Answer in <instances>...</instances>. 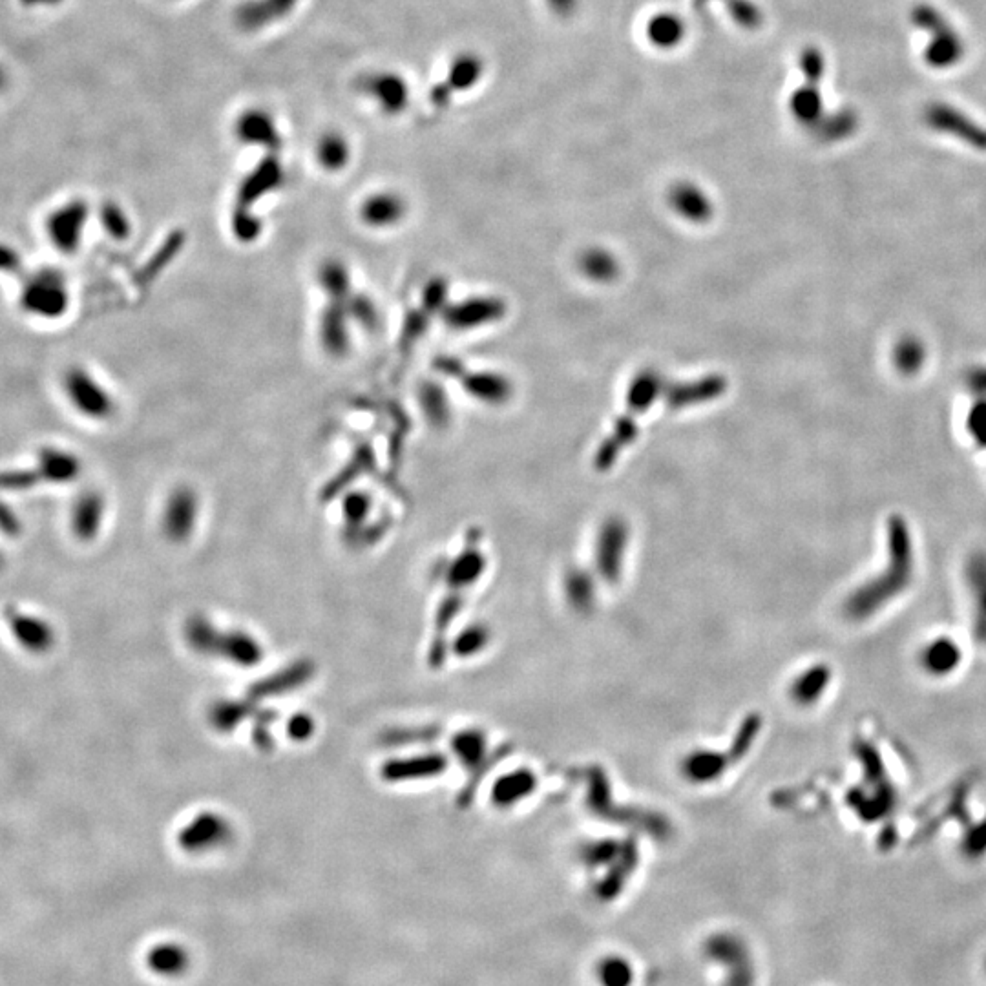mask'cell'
<instances>
[{
  "label": "cell",
  "instance_id": "b9f144b4",
  "mask_svg": "<svg viewBox=\"0 0 986 986\" xmlns=\"http://www.w3.org/2000/svg\"><path fill=\"white\" fill-rule=\"evenodd\" d=\"M707 2H709V0H694V4H696L698 8H702L703 4H707Z\"/></svg>",
  "mask_w": 986,
  "mask_h": 986
},
{
  "label": "cell",
  "instance_id": "7a4b0ae2",
  "mask_svg": "<svg viewBox=\"0 0 986 986\" xmlns=\"http://www.w3.org/2000/svg\"><path fill=\"white\" fill-rule=\"evenodd\" d=\"M19 304L26 315L44 322L61 320L72 304L68 280L57 269H39L30 274L21 287Z\"/></svg>",
  "mask_w": 986,
  "mask_h": 986
},
{
  "label": "cell",
  "instance_id": "9a60e30c",
  "mask_svg": "<svg viewBox=\"0 0 986 986\" xmlns=\"http://www.w3.org/2000/svg\"><path fill=\"white\" fill-rule=\"evenodd\" d=\"M236 136L245 145L262 147L269 152H276L282 145V137H280L273 117L263 110H258V108L247 110L238 117Z\"/></svg>",
  "mask_w": 986,
  "mask_h": 986
},
{
  "label": "cell",
  "instance_id": "ba28073f",
  "mask_svg": "<svg viewBox=\"0 0 986 986\" xmlns=\"http://www.w3.org/2000/svg\"><path fill=\"white\" fill-rule=\"evenodd\" d=\"M232 837L231 824L216 813H201L179 831V846L189 853H209Z\"/></svg>",
  "mask_w": 986,
  "mask_h": 986
},
{
  "label": "cell",
  "instance_id": "83f0119b",
  "mask_svg": "<svg viewBox=\"0 0 986 986\" xmlns=\"http://www.w3.org/2000/svg\"><path fill=\"white\" fill-rule=\"evenodd\" d=\"M599 985L601 986H630L634 979V972L627 959L610 955L599 961L598 970Z\"/></svg>",
  "mask_w": 986,
  "mask_h": 986
},
{
  "label": "cell",
  "instance_id": "ffe728a7",
  "mask_svg": "<svg viewBox=\"0 0 986 986\" xmlns=\"http://www.w3.org/2000/svg\"><path fill=\"white\" fill-rule=\"evenodd\" d=\"M318 284L331 302H346L353 291L351 271L346 263L338 258L324 260L318 267Z\"/></svg>",
  "mask_w": 986,
  "mask_h": 986
},
{
  "label": "cell",
  "instance_id": "277c9868",
  "mask_svg": "<svg viewBox=\"0 0 986 986\" xmlns=\"http://www.w3.org/2000/svg\"><path fill=\"white\" fill-rule=\"evenodd\" d=\"M190 645L201 652H221L227 660L238 665H254L262 658L258 641L252 640L245 632H229L216 634L205 619H194L189 625Z\"/></svg>",
  "mask_w": 986,
  "mask_h": 986
},
{
  "label": "cell",
  "instance_id": "d590c367",
  "mask_svg": "<svg viewBox=\"0 0 986 986\" xmlns=\"http://www.w3.org/2000/svg\"><path fill=\"white\" fill-rule=\"evenodd\" d=\"M22 258L15 247L0 242V273L15 274L21 271Z\"/></svg>",
  "mask_w": 986,
  "mask_h": 986
},
{
  "label": "cell",
  "instance_id": "ab89813d",
  "mask_svg": "<svg viewBox=\"0 0 986 986\" xmlns=\"http://www.w3.org/2000/svg\"><path fill=\"white\" fill-rule=\"evenodd\" d=\"M481 630H468L464 636L461 638V649L459 651L462 654H470V652L477 651L481 647L483 640L479 638Z\"/></svg>",
  "mask_w": 986,
  "mask_h": 986
},
{
  "label": "cell",
  "instance_id": "9c48e42d",
  "mask_svg": "<svg viewBox=\"0 0 986 986\" xmlns=\"http://www.w3.org/2000/svg\"><path fill=\"white\" fill-rule=\"evenodd\" d=\"M707 955H711L718 963H731L727 986H753L755 974L751 968L747 948L740 939L733 935L724 934L707 941Z\"/></svg>",
  "mask_w": 986,
  "mask_h": 986
},
{
  "label": "cell",
  "instance_id": "f1b7e54d",
  "mask_svg": "<svg viewBox=\"0 0 986 986\" xmlns=\"http://www.w3.org/2000/svg\"><path fill=\"white\" fill-rule=\"evenodd\" d=\"M532 786H534V778L530 773H512L510 777L503 778L495 786L493 797L495 802H499V806H510L517 798L521 800L526 797L532 791Z\"/></svg>",
  "mask_w": 986,
  "mask_h": 986
},
{
  "label": "cell",
  "instance_id": "ac0fdd59",
  "mask_svg": "<svg viewBox=\"0 0 986 986\" xmlns=\"http://www.w3.org/2000/svg\"><path fill=\"white\" fill-rule=\"evenodd\" d=\"M105 497L95 490H86L77 497L72 510V526L77 537L94 539L105 519Z\"/></svg>",
  "mask_w": 986,
  "mask_h": 986
},
{
  "label": "cell",
  "instance_id": "cb8c5ba5",
  "mask_svg": "<svg viewBox=\"0 0 986 986\" xmlns=\"http://www.w3.org/2000/svg\"><path fill=\"white\" fill-rule=\"evenodd\" d=\"M483 75V61L472 55V53H462L450 66L448 81L453 92L457 90H470L473 84L477 83Z\"/></svg>",
  "mask_w": 986,
  "mask_h": 986
},
{
  "label": "cell",
  "instance_id": "8d00e7d4",
  "mask_svg": "<svg viewBox=\"0 0 986 986\" xmlns=\"http://www.w3.org/2000/svg\"><path fill=\"white\" fill-rule=\"evenodd\" d=\"M452 94L453 90L450 88V84H435L430 92L431 105L435 106V108H444V106L450 105Z\"/></svg>",
  "mask_w": 986,
  "mask_h": 986
},
{
  "label": "cell",
  "instance_id": "7c38bea8",
  "mask_svg": "<svg viewBox=\"0 0 986 986\" xmlns=\"http://www.w3.org/2000/svg\"><path fill=\"white\" fill-rule=\"evenodd\" d=\"M33 466L41 481L50 484L74 483L83 473L81 457L72 450L59 446H42Z\"/></svg>",
  "mask_w": 986,
  "mask_h": 986
},
{
  "label": "cell",
  "instance_id": "5bb4252c",
  "mask_svg": "<svg viewBox=\"0 0 986 986\" xmlns=\"http://www.w3.org/2000/svg\"><path fill=\"white\" fill-rule=\"evenodd\" d=\"M284 178L282 163L278 161L276 156L269 154L243 178L240 189H238V205L252 207L256 201H260L267 194L280 189L284 183Z\"/></svg>",
  "mask_w": 986,
  "mask_h": 986
},
{
  "label": "cell",
  "instance_id": "4dcf8cb0",
  "mask_svg": "<svg viewBox=\"0 0 986 986\" xmlns=\"http://www.w3.org/2000/svg\"><path fill=\"white\" fill-rule=\"evenodd\" d=\"M373 499L371 495L362 490L347 493L342 499V517L349 528H358L362 523H366L371 514Z\"/></svg>",
  "mask_w": 986,
  "mask_h": 986
},
{
  "label": "cell",
  "instance_id": "1f68e13d",
  "mask_svg": "<svg viewBox=\"0 0 986 986\" xmlns=\"http://www.w3.org/2000/svg\"><path fill=\"white\" fill-rule=\"evenodd\" d=\"M42 483L39 473L32 468H13L0 470V492H19Z\"/></svg>",
  "mask_w": 986,
  "mask_h": 986
},
{
  "label": "cell",
  "instance_id": "52a82bcc",
  "mask_svg": "<svg viewBox=\"0 0 986 986\" xmlns=\"http://www.w3.org/2000/svg\"><path fill=\"white\" fill-rule=\"evenodd\" d=\"M200 499L190 486H178L168 493L161 514V528L172 543H185L196 530Z\"/></svg>",
  "mask_w": 986,
  "mask_h": 986
},
{
  "label": "cell",
  "instance_id": "836d02e7",
  "mask_svg": "<svg viewBox=\"0 0 986 986\" xmlns=\"http://www.w3.org/2000/svg\"><path fill=\"white\" fill-rule=\"evenodd\" d=\"M727 8H729L733 21L738 22L747 30H755L764 21L762 11L753 0H727Z\"/></svg>",
  "mask_w": 986,
  "mask_h": 986
},
{
  "label": "cell",
  "instance_id": "8992f818",
  "mask_svg": "<svg viewBox=\"0 0 986 986\" xmlns=\"http://www.w3.org/2000/svg\"><path fill=\"white\" fill-rule=\"evenodd\" d=\"M924 123L939 134L955 137L966 145L986 150V128L963 110L948 103H932L924 108Z\"/></svg>",
  "mask_w": 986,
  "mask_h": 986
},
{
  "label": "cell",
  "instance_id": "5b68a950",
  "mask_svg": "<svg viewBox=\"0 0 986 986\" xmlns=\"http://www.w3.org/2000/svg\"><path fill=\"white\" fill-rule=\"evenodd\" d=\"M90 220V207L84 200H72L52 210L44 221V231L53 249L72 256L81 249Z\"/></svg>",
  "mask_w": 986,
  "mask_h": 986
},
{
  "label": "cell",
  "instance_id": "7402d4cb",
  "mask_svg": "<svg viewBox=\"0 0 986 986\" xmlns=\"http://www.w3.org/2000/svg\"><path fill=\"white\" fill-rule=\"evenodd\" d=\"M316 158L322 168H326L329 172H340L342 168H346L351 159V148L346 137L335 132L326 134L318 141Z\"/></svg>",
  "mask_w": 986,
  "mask_h": 986
},
{
  "label": "cell",
  "instance_id": "e575fe53",
  "mask_svg": "<svg viewBox=\"0 0 986 986\" xmlns=\"http://www.w3.org/2000/svg\"><path fill=\"white\" fill-rule=\"evenodd\" d=\"M800 68L806 75L808 83L819 84L820 79L824 77V72H826L824 55L817 48H806L800 55Z\"/></svg>",
  "mask_w": 986,
  "mask_h": 986
},
{
  "label": "cell",
  "instance_id": "44dd1931",
  "mask_svg": "<svg viewBox=\"0 0 986 986\" xmlns=\"http://www.w3.org/2000/svg\"><path fill=\"white\" fill-rule=\"evenodd\" d=\"M789 110L802 125H819L820 119L826 116L824 105H822V95L819 92V84L806 83L795 90L789 99Z\"/></svg>",
  "mask_w": 986,
  "mask_h": 986
},
{
  "label": "cell",
  "instance_id": "30bf717a",
  "mask_svg": "<svg viewBox=\"0 0 986 986\" xmlns=\"http://www.w3.org/2000/svg\"><path fill=\"white\" fill-rule=\"evenodd\" d=\"M320 344L326 355L344 358L351 351V318L344 302H329L320 315Z\"/></svg>",
  "mask_w": 986,
  "mask_h": 986
},
{
  "label": "cell",
  "instance_id": "d6a6232c",
  "mask_svg": "<svg viewBox=\"0 0 986 986\" xmlns=\"http://www.w3.org/2000/svg\"><path fill=\"white\" fill-rule=\"evenodd\" d=\"M453 749L466 766L477 767L484 751V738L479 733H461L453 740Z\"/></svg>",
  "mask_w": 986,
  "mask_h": 986
},
{
  "label": "cell",
  "instance_id": "8fae6325",
  "mask_svg": "<svg viewBox=\"0 0 986 986\" xmlns=\"http://www.w3.org/2000/svg\"><path fill=\"white\" fill-rule=\"evenodd\" d=\"M406 212H408V203L400 194L391 190H382L362 201L358 216L369 229L384 231L400 225L406 218Z\"/></svg>",
  "mask_w": 986,
  "mask_h": 986
},
{
  "label": "cell",
  "instance_id": "4fadbf2b",
  "mask_svg": "<svg viewBox=\"0 0 986 986\" xmlns=\"http://www.w3.org/2000/svg\"><path fill=\"white\" fill-rule=\"evenodd\" d=\"M360 90L373 97L380 108L391 116L404 112L410 103L408 83L393 72H378L364 77L360 81Z\"/></svg>",
  "mask_w": 986,
  "mask_h": 986
},
{
  "label": "cell",
  "instance_id": "60d3db41",
  "mask_svg": "<svg viewBox=\"0 0 986 986\" xmlns=\"http://www.w3.org/2000/svg\"><path fill=\"white\" fill-rule=\"evenodd\" d=\"M548 4L559 15H570L576 10L577 0H548Z\"/></svg>",
  "mask_w": 986,
  "mask_h": 986
},
{
  "label": "cell",
  "instance_id": "4316f807",
  "mask_svg": "<svg viewBox=\"0 0 986 986\" xmlns=\"http://www.w3.org/2000/svg\"><path fill=\"white\" fill-rule=\"evenodd\" d=\"M344 304L351 322H355L358 326L368 331H375L382 324V316L377 304L373 302V298H369L368 294L353 293Z\"/></svg>",
  "mask_w": 986,
  "mask_h": 986
},
{
  "label": "cell",
  "instance_id": "f546056e",
  "mask_svg": "<svg viewBox=\"0 0 986 986\" xmlns=\"http://www.w3.org/2000/svg\"><path fill=\"white\" fill-rule=\"evenodd\" d=\"M231 227L232 234L238 242L252 243L260 238L263 223L256 214H252L251 207L238 205L236 210L232 212Z\"/></svg>",
  "mask_w": 986,
  "mask_h": 986
},
{
  "label": "cell",
  "instance_id": "484cf974",
  "mask_svg": "<svg viewBox=\"0 0 986 986\" xmlns=\"http://www.w3.org/2000/svg\"><path fill=\"white\" fill-rule=\"evenodd\" d=\"M857 125H859L857 114L851 112L848 108H844V110H839V112L826 114V116L820 119L819 125L815 126V128H817V134L822 139H826V141H839V139L851 136L857 130Z\"/></svg>",
  "mask_w": 986,
  "mask_h": 986
},
{
  "label": "cell",
  "instance_id": "6da1fadb",
  "mask_svg": "<svg viewBox=\"0 0 986 986\" xmlns=\"http://www.w3.org/2000/svg\"><path fill=\"white\" fill-rule=\"evenodd\" d=\"M910 21L928 37L923 57L930 68L948 70L961 63L965 55V41L946 19L945 13L930 4H919L910 13Z\"/></svg>",
  "mask_w": 986,
  "mask_h": 986
},
{
  "label": "cell",
  "instance_id": "d6986e66",
  "mask_svg": "<svg viewBox=\"0 0 986 986\" xmlns=\"http://www.w3.org/2000/svg\"><path fill=\"white\" fill-rule=\"evenodd\" d=\"M147 965L158 976H181L189 968L190 955L187 948L178 943H159L150 948Z\"/></svg>",
  "mask_w": 986,
  "mask_h": 986
},
{
  "label": "cell",
  "instance_id": "3957f363",
  "mask_svg": "<svg viewBox=\"0 0 986 986\" xmlns=\"http://www.w3.org/2000/svg\"><path fill=\"white\" fill-rule=\"evenodd\" d=\"M61 388L70 406L84 419L105 422L116 415L117 402L112 391L81 364L64 369Z\"/></svg>",
  "mask_w": 986,
  "mask_h": 986
},
{
  "label": "cell",
  "instance_id": "d4e9b609",
  "mask_svg": "<svg viewBox=\"0 0 986 986\" xmlns=\"http://www.w3.org/2000/svg\"><path fill=\"white\" fill-rule=\"evenodd\" d=\"M99 220L105 229L106 236L116 242H126L132 236V221L130 216L116 201H105L99 210Z\"/></svg>",
  "mask_w": 986,
  "mask_h": 986
},
{
  "label": "cell",
  "instance_id": "2e32d148",
  "mask_svg": "<svg viewBox=\"0 0 986 986\" xmlns=\"http://www.w3.org/2000/svg\"><path fill=\"white\" fill-rule=\"evenodd\" d=\"M298 2L300 0H251L236 11V21L243 30L254 32L287 17Z\"/></svg>",
  "mask_w": 986,
  "mask_h": 986
},
{
  "label": "cell",
  "instance_id": "e0dca14e",
  "mask_svg": "<svg viewBox=\"0 0 986 986\" xmlns=\"http://www.w3.org/2000/svg\"><path fill=\"white\" fill-rule=\"evenodd\" d=\"M446 762L441 755H422L393 760L382 767V777L388 782H410L422 778L437 777L444 771Z\"/></svg>",
  "mask_w": 986,
  "mask_h": 986
},
{
  "label": "cell",
  "instance_id": "f35d334b",
  "mask_svg": "<svg viewBox=\"0 0 986 986\" xmlns=\"http://www.w3.org/2000/svg\"><path fill=\"white\" fill-rule=\"evenodd\" d=\"M289 731L294 738L298 740H304L307 736L313 733V722L307 718V716H296L291 725H289Z\"/></svg>",
  "mask_w": 986,
  "mask_h": 986
},
{
  "label": "cell",
  "instance_id": "74e56055",
  "mask_svg": "<svg viewBox=\"0 0 986 986\" xmlns=\"http://www.w3.org/2000/svg\"><path fill=\"white\" fill-rule=\"evenodd\" d=\"M178 247L179 245H174V243H172V245L165 243V245L161 247V251L158 252V256H156V258H152L150 263H148V273H159V271L167 265V258L170 260V256H172V254H176Z\"/></svg>",
  "mask_w": 986,
  "mask_h": 986
},
{
  "label": "cell",
  "instance_id": "603a6c76",
  "mask_svg": "<svg viewBox=\"0 0 986 986\" xmlns=\"http://www.w3.org/2000/svg\"><path fill=\"white\" fill-rule=\"evenodd\" d=\"M685 35V24L672 13H660L647 24V37L658 48H674Z\"/></svg>",
  "mask_w": 986,
  "mask_h": 986
}]
</instances>
